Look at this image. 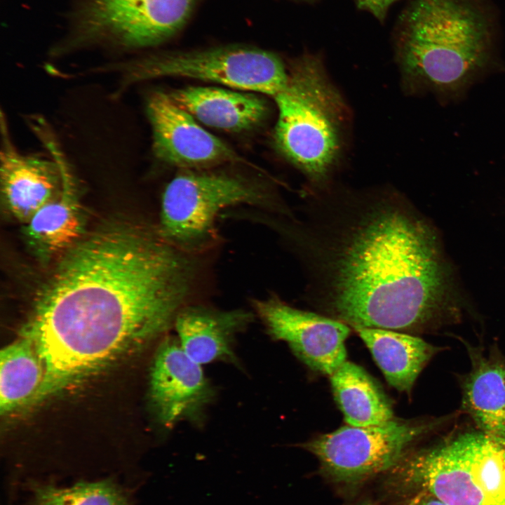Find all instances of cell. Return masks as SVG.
Returning <instances> with one entry per match:
<instances>
[{
  "instance_id": "cell-5",
  "label": "cell",
  "mask_w": 505,
  "mask_h": 505,
  "mask_svg": "<svg viewBox=\"0 0 505 505\" xmlns=\"http://www.w3.org/2000/svg\"><path fill=\"white\" fill-rule=\"evenodd\" d=\"M391 471L448 505H505V440L482 431L406 455Z\"/></svg>"
},
{
  "instance_id": "cell-6",
  "label": "cell",
  "mask_w": 505,
  "mask_h": 505,
  "mask_svg": "<svg viewBox=\"0 0 505 505\" xmlns=\"http://www.w3.org/2000/svg\"><path fill=\"white\" fill-rule=\"evenodd\" d=\"M242 204L292 214L264 187L241 175L210 168L182 170L164 189L159 231L171 244L193 253L213 240L219 213Z\"/></svg>"
},
{
  "instance_id": "cell-15",
  "label": "cell",
  "mask_w": 505,
  "mask_h": 505,
  "mask_svg": "<svg viewBox=\"0 0 505 505\" xmlns=\"http://www.w3.org/2000/svg\"><path fill=\"white\" fill-rule=\"evenodd\" d=\"M252 320L243 310L216 311L187 306L177 316L174 327L184 351L204 365L215 361L235 362V338Z\"/></svg>"
},
{
  "instance_id": "cell-7",
  "label": "cell",
  "mask_w": 505,
  "mask_h": 505,
  "mask_svg": "<svg viewBox=\"0 0 505 505\" xmlns=\"http://www.w3.org/2000/svg\"><path fill=\"white\" fill-rule=\"evenodd\" d=\"M108 68L120 75L116 96L137 82L177 76L274 97L288 77V69L278 55L241 46L151 55Z\"/></svg>"
},
{
  "instance_id": "cell-14",
  "label": "cell",
  "mask_w": 505,
  "mask_h": 505,
  "mask_svg": "<svg viewBox=\"0 0 505 505\" xmlns=\"http://www.w3.org/2000/svg\"><path fill=\"white\" fill-rule=\"evenodd\" d=\"M43 145L57 161L62 176L59 195L43 206L27 222L28 241L39 255L65 252L80 239L83 222L76 202V183L73 170L55 136Z\"/></svg>"
},
{
  "instance_id": "cell-16",
  "label": "cell",
  "mask_w": 505,
  "mask_h": 505,
  "mask_svg": "<svg viewBox=\"0 0 505 505\" xmlns=\"http://www.w3.org/2000/svg\"><path fill=\"white\" fill-rule=\"evenodd\" d=\"M168 94L197 121L227 132L252 129L265 120L269 112L262 98L221 88L188 86Z\"/></svg>"
},
{
  "instance_id": "cell-24",
  "label": "cell",
  "mask_w": 505,
  "mask_h": 505,
  "mask_svg": "<svg viewBox=\"0 0 505 505\" xmlns=\"http://www.w3.org/2000/svg\"><path fill=\"white\" fill-rule=\"evenodd\" d=\"M361 505H375V504H370V503H365V504H361Z\"/></svg>"
},
{
  "instance_id": "cell-3",
  "label": "cell",
  "mask_w": 505,
  "mask_h": 505,
  "mask_svg": "<svg viewBox=\"0 0 505 505\" xmlns=\"http://www.w3.org/2000/svg\"><path fill=\"white\" fill-rule=\"evenodd\" d=\"M496 21L487 0H415L399 18L398 66L407 90L459 99L495 62Z\"/></svg>"
},
{
  "instance_id": "cell-11",
  "label": "cell",
  "mask_w": 505,
  "mask_h": 505,
  "mask_svg": "<svg viewBox=\"0 0 505 505\" xmlns=\"http://www.w3.org/2000/svg\"><path fill=\"white\" fill-rule=\"evenodd\" d=\"M146 112L152 133V150L161 161L182 170L208 169L243 162L229 145L206 130L168 93L152 91Z\"/></svg>"
},
{
  "instance_id": "cell-17",
  "label": "cell",
  "mask_w": 505,
  "mask_h": 505,
  "mask_svg": "<svg viewBox=\"0 0 505 505\" xmlns=\"http://www.w3.org/2000/svg\"><path fill=\"white\" fill-rule=\"evenodd\" d=\"M387 382L397 391L410 393L422 369L439 350L407 332L355 327Z\"/></svg>"
},
{
  "instance_id": "cell-13",
  "label": "cell",
  "mask_w": 505,
  "mask_h": 505,
  "mask_svg": "<svg viewBox=\"0 0 505 505\" xmlns=\"http://www.w3.org/2000/svg\"><path fill=\"white\" fill-rule=\"evenodd\" d=\"M0 177L2 198L11 213L28 222L62 188L57 161L50 155L21 152L14 144L3 112H1Z\"/></svg>"
},
{
  "instance_id": "cell-8",
  "label": "cell",
  "mask_w": 505,
  "mask_h": 505,
  "mask_svg": "<svg viewBox=\"0 0 505 505\" xmlns=\"http://www.w3.org/2000/svg\"><path fill=\"white\" fill-rule=\"evenodd\" d=\"M442 422L393 418L373 426L347 425L301 447L318 459L322 471L332 480L354 485L392 470L414 442Z\"/></svg>"
},
{
  "instance_id": "cell-9",
  "label": "cell",
  "mask_w": 505,
  "mask_h": 505,
  "mask_svg": "<svg viewBox=\"0 0 505 505\" xmlns=\"http://www.w3.org/2000/svg\"><path fill=\"white\" fill-rule=\"evenodd\" d=\"M195 0H79L68 48L105 43L126 48L157 45L186 23Z\"/></svg>"
},
{
  "instance_id": "cell-19",
  "label": "cell",
  "mask_w": 505,
  "mask_h": 505,
  "mask_svg": "<svg viewBox=\"0 0 505 505\" xmlns=\"http://www.w3.org/2000/svg\"><path fill=\"white\" fill-rule=\"evenodd\" d=\"M330 378L335 399L347 425L373 426L394 418L387 396L362 367L346 361Z\"/></svg>"
},
{
  "instance_id": "cell-20",
  "label": "cell",
  "mask_w": 505,
  "mask_h": 505,
  "mask_svg": "<svg viewBox=\"0 0 505 505\" xmlns=\"http://www.w3.org/2000/svg\"><path fill=\"white\" fill-rule=\"evenodd\" d=\"M44 375L42 362L27 338L4 347L0 352V412L8 415L30 404Z\"/></svg>"
},
{
  "instance_id": "cell-22",
  "label": "cell",
  "mask_w": 505,
  "mask_h": 505,
  "mask_svg": "<svg viewBox=\"0 0 505 505\" xmlns=\"http://www.w3.org/2000/svg\"><path fill=\"white\" fill-rule=\"evenodd\" d=\"M357 5L372 13L379 20H382L389 8L398 0H355Z\"/></svg>"
},
{
  "instance_id": "cell-18",
  "label": "cell",
  "mask_w": 505,
  "mask_h": 505,
  "mask_svg": "<svg viewBox=\"0 0 505 505\" xmlns=\"http://www.w3.org/2000/svg\"><path fill=\"white\" fill-rule=\"evenodd\" d=\"M463 385V406L480 431L505 440V359L471 352Z\"/></svg>"
},
{
  "instance_id": "cell-4",
  "label": "cell",
  "mask_w": 505,
  "mask_h": 505,
  "mask_svg": "<svg viewBox=\"0 0 505 505\" xmlns=\"http://www.w3.org/2000/svg\"><path fill=\"white\" fill-rule=\"evenodd\" d=\"M288 71L285 87L274 97L275 146L304 175L309 189H324L332 184L346 146L348 107L319 57L302 56Z\"/></svg>"
},
{
  "instance_id": "cell-21",
  "label": "cell",
  "mask_w": 505,
  "mask_h": 505,
  "mask_svg": "<svg viewBox=\"0 0 505 505\" xmlns=\"http://www.w3.org/2000/svg\"><path fill=\"white\" fill-rule=\"evenodd\" d=\"M32 505H131L128 494L111 478L78 482L68 487H33Z\"/></svg>"
},
{
  "instance_id": "cell-23",
  "label": "cell",
  "mask_w": 505,
  "mask_h": 505,
  "mask_svg": "<svg viewBox=\"0 0 505 505\" xmlns=\"http://www.w3.org/2000/svg\"><path fill=\"white\" fill-rule=\"evenodd\" d=\"M416 505H448V504L433 496L426 494V496L424 497Z\"/></svg>"
},
{
  "instance_id": "cell-10",
  "label": "cell",
  "mask_w": 505,
  "mask_h": 505,
  "mask_svg": "<svg viewBox=\"0 0 505 505\" xmlns=\"http://www.w3.org/2000/svg\"><path fill=\"white\" fill-rule=\"evenodd\" d=\"M269 335L288 344L310 370L330 376L346 361L347 324L318 311L294 307L274 295L253 301Z\"/></svg>"
},
{
  "instance_id": "cell-12",
  "label": "cell",
  "mask_w": 505,
  "mask_h": 505,
  "mask_svg": "<svg viewBox=\"0 0 505 505\" xmlns=\"http://www.w3.org/2000/svg\"><path fill=\"white\" fill-rule=\"evenodd\" d=\"M149 398L157 419L168 427L198 420L214 391L201 365L182 349L177 338L163 339L149 372Z\"/></svg>"
},
{
  "instance_id": "cell-1",
  "label": "cell",
  "mask_w": 505,
  "mask_h": 505,
  "mask_svg": "<svg viewBox=\"0 0 505 505\" xmlns=\"http://www.w3.org/2000/svg\"><path fill=\"white\" fill-rule=\"evenodd\" d=\"M196 277L192 254L159 230L116 224L81 238L63 253L20 330L44 370L32 405L168 331Z\"/></svg>"
},
{
  "instance_id": "cell-2",
  "label": "cell",
  "mask_w": 505,
  "mask_h": 505,
  "mask_svg": "<svg viewBox=\"0 0 505 505\" xmlns=\"http://www.w3.org/2000/svg\"><path fill=\"white\" fill-rule=\"evenodd\" d=\"M290 230L318 312L351 328L403 332L456 310L455 291L432 226L398 190L309 189Z\"/></svg>"
}]
</instances>
